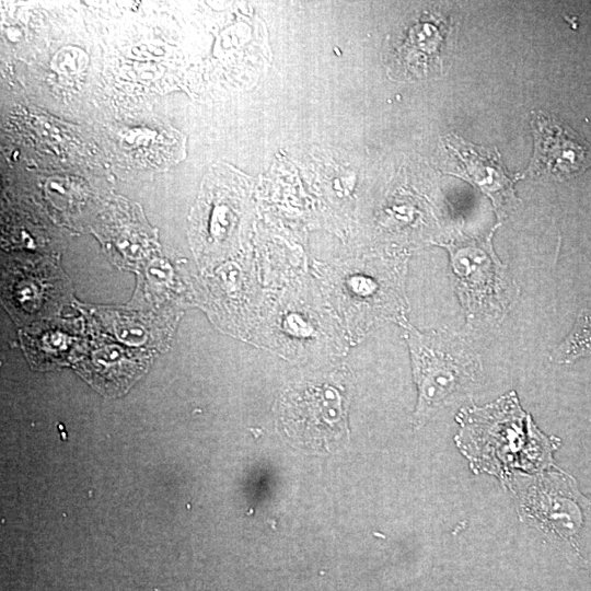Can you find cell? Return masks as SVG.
Instances as JSON below:
<instances>
[{
    "instance_id": "obj_1",
    "label": "cell",
    "mask_w": 591,
    "mask_h": 591,
    "mask_svg": "<svg viewBox=\"0 0 591 591\" xmlns=\"http://www.w3.org/2000/svg\"><path fill=\"white\" fill-rule=\"evenodd\" d=\"M454 440L474 473L507 483L514 471L540 473L554 466L559 440L544 434L511 391L485 406H468L456 415Z\"/></svg>"
},
{
    "instance_id": "obj_2",
    "label": "cell",
    "mask_w": 591,
    "mask_h": 591,
    "mask_svg": "<svg viewBox=\"0 0 591 591\" xmlns=\"http://www.w3.org/2000/svg\"><path fill=\"white\" fill-rule=\"evenodd\" d=\"M402 324L418 390L414 420L420 426L438 410L472 395L480 380L482 361L456 333L447 329L421 333L406 322Z\"/></svg>"
},
{
    "instance_id": "obj_3",
    "label": "cell",
    "mask_w": 591,
    "mask_h": 591,
    "mask_svg": "<svg viewBox=\"0 0 591 591\" xmlns=\"http://www.w3.org/2000/svg\"><path fill=\"white\" fill-rule=\"evenodd\" d=\"M450 255L454 290L473 326L495 325L518 296L508 267L500 262L485 239H464L444 244Z\"/></svg>"
},
{
    "instance_id": "obj_4",
    "label": "cell",
    "mask_w": 591,
    "mask_h": 591,
    "mask_svg": "<svg viewBox=\"0 0 591 591\" xmlns=\"http://www.w3.org/2000/svg\"><path fill=\"white\" fill-rule=\"evenodd\" d=\"M347 407V389L338 379L306 383L283 393L280 422L294 444L318 452H335L349 439Z\"/></svg>"
},
{
    "instance_id": "obj_5",
    "label": "cell",
    "mask_w": 591,
    "mask_h": 591,
    "mask_svg": "<svg viewBox=\"0 0 591 591\" xmlns=\"http://www.w3.org/2000/svg\"><path fill=\"white\" fill-rule=\"evenodd\" d=\"M507 483L518 497L520 514L544 531L569 537L581 524L580 494L569 476L540 472L533 477H514Z\"/></svg>"
},
{
    "instance_id": "obj_6",
    "label": "cell",
    "mask_w": 591,
    "mask_h": 591,
    "mask_svg": "<svg viewBox=\"0 0 591 591\" xmlns=\"http://www.w3.org/2000/svg\"><path fill=\"white\" fill-rule=\"evenodd\" d=\"M532 130L533 171L566 178L591 166V146L561 121L538 112L532 119Z\"/></svg>"
},
{
    "instance_id": "obj_7",
    "label": "cell",
    "mask_w": 591,
    "mask_h": 591,
    "mask_svg": "<svg viewBox=\"0 0 591 591\" xmlns=\"http://www.w3.org/2000/svg\"><path fill=\"white\" fill-rule=\"evenodd\" d=\"M452 147L457 149V154L465 161L472 181L490 196L497 212H502L507 206L514 204L512 181L500 169L496 158L490 161L488 155H479L467 146Z\"/></svg>"
},
{
    "instance_id": "obj_8",
    "label": "cell",
    "mask_w": 591,
    "mask_h": 591,
    "mask_svg": "<svg viewBox=\"0 0 591 591\" xmlns=\"http://www.w3.org/2000/svg\"><path fill=\"white\" fill-rule=\"evenodd\" d=\"M443 40V32L432 23L415 25L405 42L401 56L408 65L406 68L418 72L426 69L430 62L438 58Z\"/></svg>"
}]
</instances>
